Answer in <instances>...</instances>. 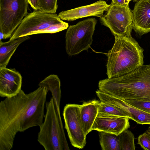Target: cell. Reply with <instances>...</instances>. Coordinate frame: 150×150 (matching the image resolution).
Listing matches in <instances>:
<instances>
[{"instance_id": "6da1fadb", "label": "cell", "mask_w": 150, "mask_h": 150, "mask_svg": "<svg viewBox=\"0 0 150 150\" xmlns=\"http://www.w3.org/2000/svg\"><path fill=\"white\" fill-rule=\"evenodd\" d=\"M48 91L41 86L28 94L21 89L1 101L0 150H11L18 132L42 125Z\"/></svg>"}, {"instance_id": "7a4b0ae2", "label": "cell", "mask_w": 150, "mask_h": 150, "mask_svg": "<svg viewBox=\"0 0 150 150\" xmlns=\"http://www.w3.org/2000/svg\"><path fill=\"white\" fill-rule=\"evenodd\" d=\"M99 90L123 100H150V64L122 76L100 80Z\"/></svg>"}, {"instance_id": "3957f363", "label": "cell", "mask_w": 150, "mask_h": 150, "mask_svg": "<svg viewBox=\"0 0 150 150\" xmlns=\"http://www.w3.org/2000/svg\"><path fill=\"white\" fill-rule=\"evenodd\" d=\"M115 37L113 47L107 54L109 79L127 74L144 64V50L131 35Z\"/></svg>"}, {"instance_id": "277c9868", "label": "cell", "mask_w": 150, "mask_h": 150, "mask_svg": "<svg viewBox=\"0 0 150 150\" xmlns=\"http://www.w3.org/2000/svg\"><path fill=\"white\" fill-rule=\"evenodd\" d=\"M45 106L44 120L40 127L38 141L45 150H69L62 120L56 111L52 98Z\"/></svg>"}, {"instance_id": "5b68a950", "label": "cell", "mask_w": 150, "mask_h": 150, "mask_svg": "<svg viewBox=\"0 0 150 150\" xmlns=\"http://www.w3.org/2000/svg\"><path fill=\"white\" fill-rule=\"evenodd\" d=\"M97 20L89 18L69 26L65 35V49L70 56L87 50L92 43L93 36Z\"/></svg>"}, {"instance_id": "8992f818", "label": "cell", "mask_w": 150, "mask_h": 150, "mask_svg": "<svg viewBox=\"0 0 150 150\" xmlns=\"http://www.w3.org/2000/svg\"><path fill=\"white\" fill-rule=\"evenodd\" d=\"M27 0H0V31L4 39L11 38L27 15Z\"/></svg>"}, {"instance_id": "52a82bcc", "label": "cell", "mask_w": 150, "mask_h": 150, "mask_svg": "<svg viewBox=\"0 0 150 150\" xmlns=\"http://www.w3.org/2000/svg\"><path fill=\"white\" fill-rule=\"evenodd\" d=\"M105 15L100 18L102 25L108 28L115 36L131 35L132 11L129 5L121 6L111 2Z\"/></svg>"}, {"instance_id": "ba28073f", "label": "cell", "mask_w": 150, "mask_h": 150, "mask_svg": "<svg viewBox=\"0 0 150 150\" xmlns=\"http://www.w3.org/2000/svg\"><path fill=\"white\" fill-rule=\"evenodd\" d=\"M63 21L56 13L34 11L27 14L14 31L9 40L32 35L42 34L50 26Z\"/></svg>"}, {"instance_id": "9c48e42d", "label": "cell", "mask_w": 150, "mask_h": 150, "mask_svg": "<svg viewBox=\"0 0 150 150\" xmlns=\"http://www.w3.org/2000/svg\"><path fill=\"white\" fill-rule=\"evenodd\" d=\"M80 105L67 104L64 107L63 116L70 142L74 147L82 149L86 144V137L79 118Z\"/></svg>"}, {"instance_id": "30bf717a", "label": "cell", "mask_w": 150, "mask_h": 150, "mask_svg": "<svg viewBox=\"0 0 150 150\" xmlns=\"http://www.w3.org/2000/svg\"><path fill=\"white\" fill-rule=\"evenodd\" d=\"M96 93L101 102L115 106L127 113L132 120L137 124L150 125V113L134 107L124 100L99 90Z\"/></svg>"}, {"instance_id": "8fae6325", "label": "cell", "mask_w": 150, "mask_h": 150, "mask_svg": "<svg viewBox=\"0 0 150 150\" xmlns=\"http://www.w3.org/2000/svg\"><path fill=\"white\" fill-rule=\"evenodd\" d=\"M109 5L105 1L100 0L91 4L62 11L58 16L62 20L70 21L89 16L100 18Z\"/></svg>"}, {"instance_id": "7c38bea8", "label": "cell", "mask_w": 150, "mask_h": 150, "mask_svg": "<svg viewBox=\"0 0 150 150\" xmlns=\"http://www.w3.org/2000/svg\"><path fill=\"white\" fill-rule=\"evenodd\" d=\"M132 29L140 36L150 32V0L136 2L132 11Z\"/></svg>"}, {"instance_id": "4fadbf2b", "label": "cell", "mask_w": 150, "mask_h": 150, "mask_svg": "<svg viewBox=\"0 0 150 150\" xmlns=\"http://www.w3.org/2000/svg\"><path fill=\"white\" fill-rule=\"evenodd\" d=\"M22 77L14 69L6 67L0 69V96L10 97L17 95L21 90Z\"/></svg>"}, {"instance_id": "5bb4252c", "label": "cell", "mask_w": 150, "mask_h": 150, "mask_svg": "<svg viewBox=\"0 0 150 150\" xmlns=\"http://www.w3.org/2000/svg\"><path fill=\"white\" fill-rule=\"evenodd\" d=\"M128 117L111 116H97L92 130L113 134L118 136L130 127Z\"/></svg>"}, {"instance_id": "9a60e30c", "label": "cell", "mask_w": 150, "mask_h": 150, "mask_svg": "<svg viewBox=\"0 0 150 150\" xmlns=\"http://www.w3.org/2000/svg\"><path fill=\"white\" fill-rule=\"evenodd\" d=\"M99 101L93 100L80 105V122L86 136L91 131L93 124L97 116Z\"/></svg>"}, {"instance_id": "2e32d148", "label": "cell", "mask_w": 150, "mask_h": 150, "mask_svg": "<svg viewBox=\"0 0 150 150\" xmlns=\"http://www.w3.org/2000/svg\"><path fill=\"white\" fill-rule=\"evenodd\" d=\"M39 85L45 87L51 92L56 111L59 117L61 119L60 111L61 82L58 76L54 74L50 75L40 82Z\"/></svg>"}, {"instance_id": "e0dca14e", "label": "cell", "mask_w": 150, "mask_h": 150, "mask_svg": "<svg viewBox=\"0 0 150 150\" xmlns=\"http://www.w3.org/2000/svg\"><path fill=\"white\" fill-rule=\"evenodd\" d=\"M30 38L28 35L9 40L5 42L0 40V69L6 67L11 57L18 46Z\"/></svg>"}, {"instance_id": "ac0fdd59", "label": "cell", "mask_w": 150, "mask_h": 150, "mask_svg": "<svg viewBox=\"0 0 150 150\" xmlns=\"http://www.w3.org/2000/svg\"><path fill=\"white\" fill-rule=\"evenodd\" d=\"M98 132L99 142L102 150H120L118 136L109 133Z\"/></svg>"}, {"instance_id": "d6986e66", "label": "cell", "mask_w": 150, "mask_h": 150, "mask_svg": "<svg viewBox=\"0 0 150 150\" xmlns=\"http://www.w3.org/2000/svg\"><path fill=\"white\" fill-rule=\"evenodd\" d=\"M111 116L131 117L125 112L114 106L99 102L97 116Z\"/></svg>"}, {"instance_id": "ffe728a7", "label": "cell", "mask_w": 150, "mask_h": 150, "mask_svg": "<svg viewBox=\"0 0 150 150\" xmlns=\"http://www.w3.org/2000/svg\"><path fill=\"white\" fill-rule=\"evenodd\" d=\"M134 137L133 133L128 129L118 135L120 150H135Z\"/></svg>"}, {"instance_id": "44dd1931", "label": "cell", "mask_w": 150, "mask_h": 150, "mask_svg": "<svg viewBox=\"0 0 150 150\" xmlns=\"http://www.w3.org/2000/svg\"><path fill=\"white\" fill-rule=\"evenodd\" d=\"M57 0H39V10L41 12L56 13L57 8Z\"/></svg>"}, {"instance_id": "7402d4cb", "label": "cell", "mask_w": 150, "mask_h": 150, "mask_svg": "<svg viewBox=\"0 0 150 150\" xmlns=\"http://www.w3.org/2000/svg\"><path fill=\"white\" fill-rule=\"evenodd\" d=\"M123 100L134 107L150 113V100Z\"/></svg>"}, {"instance_id": "603a6c76", "label": "cell", "mask_w": 150, "mask_h": 150, "mask_svg": "<svg viewBox=\"0 0 150 150\" xmlns=\"http://www.w3.org/2000/svg\"><path fill=\"white\" fill-rule=\"evenodd\" d=\"M138 142L144 150H150V136L146 132L139 135Z\"/></svg>"}, {"instance_id": "cb8c5ba5", "label": "cell", "mask_w": 150, "mask_h": 150, "mask_svg": "<svg viewBox=\"0 0 150 150\" xmlns=\"http://www.w3.org/2000/svg\"><path fill=\"white\" fill-rule=\"evenodd\" d=\"M28 4L34 11L39 10V0H27Z\"/></svg>"}, {"instance_id": "d4e9b609", "label": "cell", "mask_w": 150, "mask_h": 150, "mask_svg": "<svg viewBox=\"0 0 150 150\" xmlns=\"http://www.w3.org/2000/svg\"><path fill=\"white\" fill-rule=\"evenodd\" d=\"M131 0H112L113 3L121 6H127L129 5Z\"/></svg>"}, {"instance_id": "484cf974", "label": "cell", "mask_w": 150, "mask_h": 150, "mask_svg": "<svg viewBox=\"0 0 150 150\" xmlns=\"http://www.w3.org/2000/svg\"><path fill=\"white\" fill-rule=\"evenodd\" d=\"M146 132L150 136V126L148 128Z\"/></svg>"}, {"instance_id": "4316f807", "label": "cell", "mask_w": 150, "mask_h": 150, "mask_svg": "<svg viewBox=\"0 0 150 150\" xmlns=\"http://www.w3.org/2000/svg\"><path fill=\"white\" fill-rule=\"evenodd\" d=\"M0 40H1V39H4V34L1 31H0Z\"/></svg>"}, {"instance_id": "83f0119b", "label": "cell", "mask_w": 150, "mask_h": 150, "mask_svg": "<svg viewBox=\"0 0 150 150\" xmlns=\"http://www.w3.org/2000/svg\"><path fill=\"white\" fill-rule=\"evenodd\" d=\"M139 0H133V1L134 2H137V1H139Z\"/></svg>"}]
</instances>
